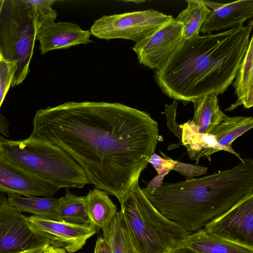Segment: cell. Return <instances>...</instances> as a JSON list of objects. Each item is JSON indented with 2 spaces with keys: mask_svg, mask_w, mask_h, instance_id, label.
<instances>
[{
  "mask_svg": "<svg viewBox=\"0 0 253 253\" xmlns=\"http://www.w3.org/2000/svg\"><path fill=\"white\" fill-rule=\"evenodd\" d=\"M101 230L112 253H138L121 210Z\"/></svg>",
  "mask_w": 253,
  "mask_h": 253,
  "instance_id": "cell-22",
  "label": "cell"
},
{
  "mask_svg": "<svg viewBox=\"0 0 253 253\" xmlns=\"http://www.w3.org/2000/svg\"><path fill=\"white\" fill-rule=\"evenodd\" d=\"M253 40L252 36L245 55L237 71L235 80L232 83L237 100L225 111H232L240 105L247 109L253 106Z\"/></svg>",
  "mask_w": 253,
  "mask_h": 253,
  "instance_id": "cell-17",
  "label": "cell"
},
{
  "mask_svg": "<svg viewBox=\"0 0 253 253\" xmlns=\"http://www.w3.org/2000/svg\"><path fill=\"white\" fill-rule=\"evenodd\" d=\"M168 158L170 164L171 170L180 172L185 177L186 180H190L194 178V177L205 174L208 170L207 167L185 164L169 157Z\"/></svg>",
  "mask_w": 253,
  "mask_h": 253,
  "instance_id": "cell-27",
  "label": "cell"
},
{
  "mask_svg": "<svg viewBox=\"0 0 253 253\" xmlns=\"http://www.w3.org/2000/svg\"><path fill=\"white\" fill-rule=\"evenodd\" d=\"M10 124L6 118L0 113V133L4 137L7 138L9 135Z\"/></svg>",
  "mask_w": 253,
  "mask_h": 253,
  "instance_id": "cell-31",
  "label": "cell"
},
{
  "mask_svg": "<svg viewBox=\"0 0 253 253\" xmlns=\"http://www.w3.org/2000/svg\"><path fill=\"white\" fill-rule=\"evenodd\" d=\"M183 26L174 18L132 48L140 64L159 70L184 41Z\"/></svg>",
  "mask_w": 253,
  "mask_h": 253,
  "instance_id": "cell-9",
  "label": "cell"
},
{
  "mask_svg": "<svg viewBox=\"0 0 253 253\" xmlns=\"http://www.w3.org/2000/svg\"><path fill=\"white\" fill-rule=\"evenodd\" d=\"M10 205L20 212H26L42 217L57 220L59 198H39L36 196L22 197L14 193L7 194Z\"/></svg>",
  "mask_w": 253,
  "mask_h": 253,
  "instance_id": "cell-21",
  "label": "cell"
},
{
  "mask_svg": "<svg viewBox=\"0 0 253 253\" xmlns=\"http://www.w3.org/2000/svg\"><path fill=\"white\" fill-rule=\"evenodd\" d=\"M163 158L154 153L149 159L150 163L156 169L159 176L164 178L170 170V164L166 155L161 152Z\"/></svg>",
  "mask_w": 253,
  "mask_h": 253,
  "instance_id": "cell-29",
  "label": "cell"
},
{
  "mask_svg": "<svg viewBox=\"0 0 253 253\" xmlns=\"http://www.w3.org/2000/svg\"><path fill=\"white\" fill-rule=\"evenodd\" d=\"M31 136L67 152L90 184L120 204L138 183L160 136L147 113L120 103L68 101L37 111Z\"/></svg>",
  "mask_w": 253,
  "mask_h": 253,
  "instance_id": "cell-1",
  "label": "cell"
},
{
  "mask_svg": "<svg viewBox=\"0 0 253 253\" xmlns=\"http://www.w3.org/2000/svg\"><path fill=\"white\" fill-rule=\"evenodd\" d=\"M0 150L9 159L60 188L90 184L81 166L65 150L31 135L11 140L0 136Z\"/></svg>",
  "mask_w": 253,
  "mask_h": 253,
  "instance_id": "cell-5",
  "label": "cell"
},
{
  "mask_svg": "<svg viewBox=\"0 0 253 253\" xmlns=\"http://www.w3.org/2000/svg\"><path fill=\"white\" fill-rule=\"evenodd\" d=\"M49 246V240L0 193V253H28Z\"/></svg>",
  "mask_w": 253,
  "mask_h": 253,
  "instance_id": "cell-8",
  "label": "cell"
},
{
  "mask_svg": "<svg viewBox=\"0 0 253 253\" xmlns=\"http://www.w3.org/2000/svg\"><path fill=\"white\" fill-rule=\"evenodd\" d=\"M253 127L252 117H230L226 116L211 134L214 137L218 145L223 151L233 154L241 162H243L244 159L232 148V144L236 138Z\"/></svg>",
  "mask_w": 253,
  "mask_h": 253,
  "instance_id": "cell-19",
  "label": "cell"
},
{
  "mask_svg": "<svg viewBox=\"0 0 253 253\" xmlns=\"http://www.w3.org/2000/svg\"><path fill=\"white\" fill-rule=\"evenodd\" d=\"M37 34L27 0H4L0 13V55L16 63L11 87L21 84L29 73Z\"/></svg>",
  "mask_w": 253,
  "mask_h": 253,
  "instance_id": "cell-6",
  "label": "cell"
},
{
  "mask_svg": "<svg viewBox=\"0 0 253 253\" xmlns=\"http://www.w3.org/2000/svg\"><path fill=\"white\" fill-rule=\"evenodd\" d=\"M121 206L138 253H176L183 248L191 233L160 212L147 198L139 183Z\"/></svg>",
  "mask_w": 253,
  "mask_h": 253,
  "instance_id": "cell-4",
  "label": "cell"
},
{
  "mask_svg": "<svg viewBox=\"0 0 253 253\" xmlns=\"http://www.w3.org/2000/svg\"><path fill=\"white\" fill-rule=\"evenodd\" d=\"M180 126L182 129L180 145L186 147L190 158L196 164L204 157L211 161V154L222 150L211 134L197 132L188 121Z\"/></svg>",
  "mask_w": 253,
  "mask_h": 253,
  "instance_id": "cell-18",
  "label": "cell"
},
{
  "mask_svg": "<svg viewBox=\"0 0 253 253\" xmlns=\"http://www.w3.org/2000/svg\"><path fill=\"white\" fill-rule=\"evenodd\" d=\"M84 198L66 189L65 195L59 198L57 221L79 225L90 224L85 210Z\"/></svg>",
  "mask_w": 253,
  "mask_h": 253,
  "instance_id": "cell-24",
  "label": "cell"
},
{
  "mask_svg": "<svg viewBox=\"0 0 253 253\" xmlns=\"http://www.w3.org/2000/svg\"><path fill=\"white\" fill-rule=\"evenodd\" d=\"M45 249H41V250H39L35 251V252L28 253H43V251H44V250Z\"/></svg>",
  "mask_w": 253,
  "mask_h": 253,
  "instance_id": "cell-33",
  "label": "cell"
},
{
  "mask_svg": "<svg viewBox=\"0 0 253 253\" xmlns=\"http://www.w3.org/2000/svg\"><path fill=\"white\" fill-rule=\"evenodd\" d=\"M3 1H4V0H0V13L1 9L2 8V5H3ZM0 58H1V57H0Z\"/></svg>",
  "mask_w": 253,
  "mask_h": 253,
  "instance_id": "cell-34",
  "label": "cell"
},
{
  "mask_svg": "<svg viewBox=\"0 0 253 253\" xmlns=\"http://www.w3.org/2000/svg\"><path fill=\"white\" fill-rule=\"evenodd\" d=\"M86 213L90 223L102 229L116 215L117 208L105 192L95 188L84 198Z\"/></svg>",
  "mask_w": 253,
  "mask_h": 253,
  "instance_id": "cell-20",
  "label": "cell"
},
{
  "mask_svg": "<svg viewBox=\"0 0 253 253\" xmlns=\"http://www.w3.org/2000/svg\"><path fill=\"white\" fill-rule=\"evenodd\" d=\"M94 253H112L110 247L103 237H99L96 242Z\"/></svg>",
  "mask_w": 253,
  "mask_h": 253,
  "instance_id": "cell-30",
  "label": "cell"
},
{
  "mask_svg": "<svg viewBox=\"0 0 253 253\" xmlns=\"http://www.w3.org/2000/svg\"><path fill=\"white\" fill-rule=\"evenodd\" d=\"M177 102L174 100L171 105L166 104L165 111L167 118V126L170 132L174 133L179 139L180 145L181 139L182 129L176 123V108Z\"/></svg>",
  "mask_w": 253,
  "mask_h": 253,
  "instance_id": "cell-28",
  "label": "cell"
},
{
  "mask_svg": "<svg viewBox=\"0 0 253 253\" xmlns=\"http://www.w3.org/2000/svg\"><path fill=\"white\" fill-rule=\"evenodd\" d=\"M253 28L250 20L246 26L184 40L155 70L157 84L166 95L184 105L211 93L222 94L235 78Z\"/></svg>",
  "mask_w": 253,
  "mask_h": 253,
  "instance_id": "cell-2",
  "label": "cell"
},
{
  "mask_svg": "<svg viewBox=\"0 0 253 253\" xmlns=\"http://www.w3.org/2000/svg\"><path fill=\"white\" fill-rule=\"evenodd\" d=\"M180 250L189 253H253V246L208 232L203 228L191 233Z\"/></svg>",
  "mask_w": 253,
  "mask_h": 253,
  "instance_id": "cell-15",
  "label": "cell"
},
{
  "mask_svg": "<svg viewBox=\"0 0 253 253\" xmlns=\"http://www.w3.org/2000/svg\"><path fill=\"white\" fill-rule=\"evenodd\" d=\"M176 253H187V252L182 251L181 250H180V251H178Z\"/></svg>",
  "mask_w": 253,
  "mask_h": 253,
  "instance_id": "cell-35",
  "label": "cell"
},
{
  "mask_svg": "<svg viewBox=\"0 0 253 253\" xmlns=\"http://www.w3.org/2000/svg\"><path fill=\"white\" fill-rule=\"evenodd\" d=\"M16 71L15 61L0 59V109Z\"/></svg>",
  "mask_w": 253,
  "mask_h": 253,
  "instance_id": "cell-26",
  "label": "cell"
},
{
  "mask_svg": "<svg viewBox=\"0 0 253 253\" xmlns=\"http://www.w3.org/2000/svg\"><path fill=\"white\" fill-rule=\"evenodd\" d=\"M204 229L223 238L253 246V194L207 224Z\"/></svg>",
  "mask_w": 253,
  "mask_h": 253,
  "instance_id": "cell-10",
  "label": "cell"
},
{
  "mask_svg": "<svg viewBox=\"0 0 253 253\" xmlns=\"http://www.w3.org/2000/svg\"><path fill=\"white\" fill-rule=\"evenodd\" d=\"M186 1L187 6L186 9L174 18L183 26L184 40L199 36L201 27L211 11L203 0H189Z\"/></svg>",
  "mask_w": 253,
  "mask_h": 253,
  "instance_id": "cell-23",
  "label": "cell"
},
{
  "mask_svg": "<svg viewBox=\"0 0 253 253\" xmlns=\"http://www.w3.org/2000/svg\"><path fill=\"white\" fill-rule=\"evenodd\" d=\"M60 189L13 162L0 150V193L52 197Z\"/></svg>",
  "mask_w": 253,
  "mask_h": 253,
  "instance_id": "cell-11",
  "label": "cell"
},
{
  "mask_svg": "<svg viewBox=\"0 0 253 253\" xmlns=\"http://www.w3.org/2000/svg\"><path fill=\"white\" fill-rule=\"evenodd\" d=\"M172 18L153 9L103 15L94 22L90 31L100 39H121L136 43Z\"/></svg>",
  "mask_w": 253,
  "mask_h": 253,
  "instance_id": "cell-7",
  "label": "cell"
},
{
  "mask_svg": "<svg viewBox=\"0 0 253 253\" xmlns=\"http://www.w3.org/2000/svg\"><path fill=\"white\" fill-rule=\"evenodd\" d=\"M27 219L31 226L49 240L50 246L63 248L68 253L81 249L97 232L91 223L75 224L36 215L27 217Z\"/></svg>",
  "mask_w": 253,
  "mask_h": 253,
  "instance_id": "cell-12",
  "label": "cell"
},
{
  "mask_svg": "<svg viewBox=\"0 0 253 253\" xmlns=\"http://www.w3.org/2000/svg\"><path fill=\"white\" fill-rule=\"evenodd\" d=\"M43 253H66L65 249L52 246H48L44 250Z\"/></svg>",
  "mask_w": 253,
  "mask_h": 253,
  "instance_id": "cell-32",
  "label": "cell"
},
{
  "mask_svg": "<svg viewBox=\"0 0 253 253\" xmlns=\"http://www.w3.org/2000/svg\"><path fill=\"white\" fill-rule=\"evenodd\" d=\"M218 95L211 93L192 102L194 116L188 122L197 132L211 134L226 116L219 108Z\"/></svg>",
  "mask_w": 253,
  "mask_h": 253,
  "instance_id": "cell-16",
  "label": "cell"
},
{
  "mask_svg": "<svg viewBox=\"0 0 253 253\" xmlns=\"http://www.w3.org/2000/svg\"><path fill=\"white\" fill-rule=\"evenodd\" d=\"M243 159L231 169L202 177L141 190L163 215L193 233L253 194V160Z\"/></svg>",
  "mask_w": 253,
  "mask_h": 253,
  "instance_id": "cell-3",
  "label": "cell"
},
{
  "mask_svg": "<svg viewBox=\"0 0 253 253\" xmlns=\"http://www.w3.org/2000/svg\"><path fill=\"white\" fill-rule=\"evenodd\" d=\"M212 9L201 27L200 32L211 34L213 31L243 25V22L253 16V0H240L227 3L204 0Z\"/></svg>",
  "mask_w": 253,
  "mask_h": 253,
  "instance_id": "cell-14",
  "label": "cell"
},
{
  "mask_svg": "<svg viewBox=\"0 0 253 253\" xmlns=\"http://www.w3.org/2000/svg\"><path fill=\"white\" fill-rule=\"evenodd\" d=\"M89 30H83L70 22H52L43 25L38 32L36 40L39 42L41 54L59 49L92 42Z\"/></svg>",
  "mask_w": 253,
  "mask_h": 253,
  "instance_id": "cell-13",
  "label": "cell"
},
{
  "mask_svg": "<svg viewBox=\"0 0 253 253\" xmlns=\"http://www.w3.org/2000/svg\"><path fill=\"white\" fill-rule=\"evenodd\" d=\"M32 7L35 25L37 31L42 26L54 22L58 14L52 8L56 0H27Z\"/></svg>",
  "mask_w": 253,
  "mask_h": 253,
  "instance_id": "cell-25",
  "label": "cell"
}]
</instances>
